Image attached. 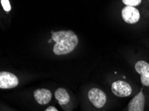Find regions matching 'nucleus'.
<instances>
[{
    "label": "nucleus",
    "mask_w": 149,
    "mask_h": 111,
    "mask_svg": "<svg viewBox=\"0 0 149 111\" xmlns=\"http://www.w3.org/2000/svg\"><path fill=\"white\" fill-rule=\"evenodd\" d=\"M52 39L56 42L53 52L56 55H64L73 51L78 44L79 39L74 31H51Z\"/></svg>",
    "instance_id": "nucleus-1"
},
{
    "label": "nucleus",
    "mask_w": 149,
    "mask_h": 111,
    "mask_svg": "<svg viewBox=\"0 0 149 111\" xmlns=\"http://www.w3.org/2000/svg\"><path fill=\"white\" fill-rule=\"evenodd\" d=\"M88 97L90 101L97 108H101L105 105L107 98L105 92L98 88H92L89 90Z\"/></svg>",
    "instance_id": "nucleus-2"
},
{
    "label": "nucleus",
    "mask_w": 149,
    "mask_h": 111,
    "mask_svg": "<svg viewBox=\"0 0 149 111\" xmlns=\"http://www.w3.org/2000/svg\"><path fill=\"white\" fill-rule=\"evenodd\" d=\"M111 90L115 96L124 98L129 97L132 93V87L128 83L123 81H116L112 84Z\"/></svg>",
    "instance_id": "nucleus-3"
},
{
    "label": "nucleus",
    "mask_w": 149,
    "mask_h": 111,
    "mask_svg": "<svg viewBox=\"0 0 149 111\" xmlns=\"http://www.w3.org/2000/svg\"><path fill=\"white\" fill-rule=\"evenodd\" d=\"M19 80L12 72L1 71L0 72V88L1 89H9L16 87Z\"/></svg>",
    "instance_id": "nucleus-4"
},
{
    "label": "nucleus",
    "mask_w": 149,
    "mask_h": 111,
    "mask_svg": "<svg viewBox=\"0 0 149 111\" xmlns=\"http://www.w3.org/2000/svg\"><path fill=\"white\" fill-rule=\"evenodd\" d=\"M121 15L124 21L128 24L136 23L141 17L139 11L134 7H125L122 10Z\"/></svg>",
    "instance_id": "nucleus-5"
},
{
    "label": "nucleus",
    "mask_w": 149,
    "mask_h": 111,
    "mask_svg": "<svg viewBox=\"0 0 149 111\" xmlns=\"http://www.w3.org/2000/svg\"><path fill=\"white\" fill-rule=\"evenodd\" d=\"M135 70L141 74V81L145 87H149V63L144 61H139L135 64Z\"/></svg>",
    "instance_id": "nucleus-6"
},
{
    "label": "nucleus",
    "mask_w": 149,
    "mask_h": 111,
    "mask_svg": "<svg viewBox=\"0 0 149 111\" xmlns=\"http://www.w3.org/2000/svg\"><path fill=\"white\" fill-rule=\"evenodd\" d=\"M145 97L143 90L133 97L128 105L127 111H144Z\"/></svg>",
    "instance_id": "nucleus-7"
},
{
    "label": "nucleus",
    "mask_w": 149,
    "mask_h": 111,
    "mask_svg": "<svg viewBox=\"0 0 149 111\" xmlns=\"http://www.w3.org/2000/svg\"><path fill=\"white\" fill-rule=\"evenodd\" d=\"M33 97L36 102L41 105H45L49 103L52 99V92L46 89H39L33 92Z\"/></svg>",
    "instance_id": "nucleus-8"
},
{
    "label": "nucleus",
    "mask_w": 149,
    "mask_h": 111,
    "mask_svg": "<svg viewBox=\"0 0 149 111\" xmlns=\"http://www.w3.org/2000/svg\"><path fill=\"white\" fill-rule=\"evenodd\" d=\"M55 98L60 105H66L70 101L68 92L64 88H58L55 91Z\"/></svg>",
    "instance_id": "nucleus-9"
},
{
    "label": "nucleus",
    "mask_w": 149,
    "mask_h": 111,
    "mask_svg": "<svg viewBox=\"0 0 149 111\" xmlns=\"http://www.w3.org/2000/svg\"><path fill=\"white\" fill-rule=\"evenodd\" d=\"M141 0H123V3L126 6L135 7L141 3Z\"/></svg>",
    "instance_id": "nucleus-10"
},
{
    "label": "nucleus",
    "mask_w": 149,
    "mask_h": 111,
    "mask_svg": "<svg viewBox=\"0 0 149 111\" xmlns=\"http://www.w3.org/2000/svg\"><path fill=\"white\" fill-rule=\"evenodd\" d=\"M1 3L2 7H3V9L6 11V12H9V11L11 10V9H12L10 5V2L9 0H1Z\"/></svg>",
    "instance_id": "nucleus-11"
},
{
    "label": "nucleus",
    "mask_w": 149,
    "mask_h": 111,
    "mask_svg": "<svg viewBox=\"0 0 149 111\" xmlns=\"http://www.w3.org/2000/svg\"><path fill=\"white\" fill-rule=\"evenodd\" d=\"M44 111H58V110L57 108L54 107V106H49V107L47 108Z\"/></svg>",
    "instance_id": "nucleus-12"
},
{
    "label": "nucleus",
    "mask_w": 149,
    "mask_h": 111,
    "mask_svg": "<svg viewBox=\"0 0 149 111\" xmlns=\"http://www.w3.org/2000/svg\"><path fill=\"white\" fill-rule=\"evenodd\" d=\"M148 2H149V1H148Z\"/></svg>",
    "instance_id": "nucleus-13"
}]
</instances>
